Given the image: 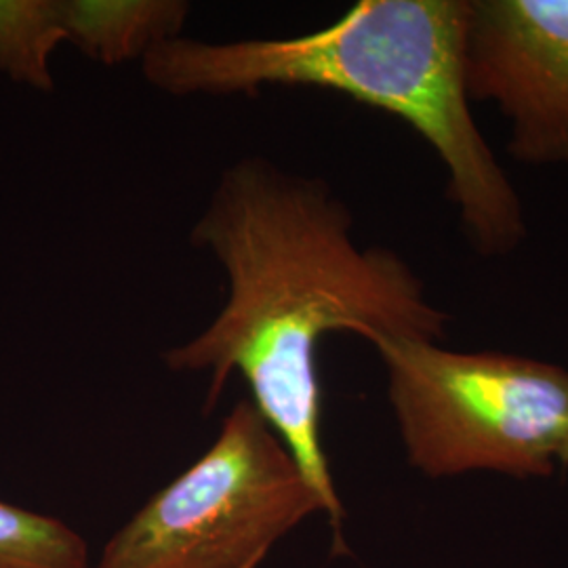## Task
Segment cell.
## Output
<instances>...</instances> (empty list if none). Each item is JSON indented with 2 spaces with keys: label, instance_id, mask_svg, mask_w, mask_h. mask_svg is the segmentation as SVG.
I'll return each mask as SVG.
<instances>
[{
  "label": "cell",
  "instance_id": "6da1fadb",
  "mask_svg": "<svg viewBox=\"0 0 568 568\" xmlns=\"http://www.w3.org/2000/svg\"><path fill=\"white\" fill-rule=\"evenodd\" d=\"M227 278L220 314L166 352L173 371L209 375L206 403L241 373L262 413L321 497L342 548L344 508L323 447L318 345L328 333L443 342L445 310L386 246H361L352 213L318 178L264 159L232 164L192 227Z\"/></svg>",
  "mask_w": 568,
  "mask_h": 568
},
{
  "label": "cell",
  "instance_id": "7a4b0ae2",
  "mask_svg": "<svg viewBox=\"0 0 568 568\" xmlns=\"http://www.w3.org/2000/svg\"><path fill=\"white\" fill-rule=\"evenodd\" d=\"M469 0H361L293 39L206 42L173 37L142 58L166 95H253L316 87L398 116L447 169V194L469 243L501 257L527 239L518 190L471 114L466 87Z\"/></svg>",
  "mask_w": 568,
  "mask_h": 568
},
{
  "label": "cell",
  "instance_id": "3957f363",
  "mask_svg": "<svg viewBox=\"0 0 568 568\" xmlns=\"http://www.w3.org/2000/svg\"><path fill=\"white\" fill-rule=\"evenodd\" d=\"M408 464L429 478H546L568 447V368L508 352L377 339Z\"/></svg>",
  "mask_w": 568,
  "mask_h": 568
},
{
  "label": "cell",
  "instance_id": "277c9868",
  "mask_svg": "<svg viewBox=\"0 0 568 568\" xmlns=\"http://www.w3.org/2000/svg\"><path fill=\"white\" fill-rule=\"evenodd\" d=\"M316 490L251 400L201 459L159 490L89 568H257L307 516Z\"/></svg>",
  "mask_w": 568,
  "mask_h": 568
},
{
  "label": "cell",
  "instance_id": "5b68a950",
  "mask_svg": "<svg viewBox=\"0 0 568 568\" xmlns=\"http://www.w3.org/2000/svg\"><path fill=\"white\" fill-rule=\"evenodd\" d=\"M469 102L509 121V156L568 164V0H469Z\"/></svg>",
  "mask_w": 568,
  "mask_h": 568
},
{
  "label": "cell",
  "instance_id": "8992f818",
  "mask_svg": "<svg viewBox=\"0 0 568 568\" xmlns=\"http://www.w3.org/2000/svg\"><path fill=\"white\" fill-rule=\"evenodd\" d=\"M81 535L61 520L0 501V568H89Z\"/></svg>",
  "mask_w": 568,
  "mask_h": 568
},
{
  "label": "cell",
  "instance_id": "52a82bcc",
  "mask_svg": "<svg viewBox=\"0 0 568 568\" xmlns=\"http://www.w3.org/2000/svg\"><path fill=\"white\" fill-rule=\"evenodd\" d=\"M51 0H0V72L51 91L49 55L58 47Z\"/></svg>",
  "mask_w": 568,
  "mask_h": 568
},
{
  "label": "cell",
  "instance_id": "ba28073f",
  "mask_svg": "<svg viewBox=\"0 0 568 568\" xmlns=\"http://www.w3.org/2000/svg\"><path fill=\"white\" fill-rule=\"evenodd\" d=\"M560 466H568V447L565 448V453H562V459H560Z\"/></svg>",
  "mask_w": 568,
  "mask_h": 568
}]
</instances>
